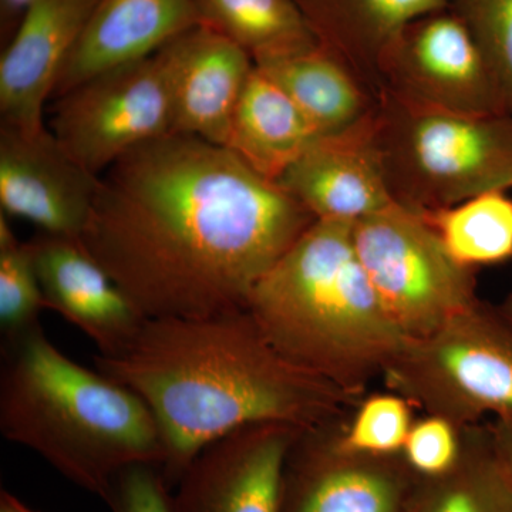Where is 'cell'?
<instances>
[{
	"instance_id": "6da1fadb",
	"label": "cell",
	"mask_w": 512,
	"mask_h": 512,
	"mask_svg": "<svg viewBox=\"0 0 512 512\" xmlns=\"http://www.w3.org/2000/svg\"><path fill=\"white\" fill-rule=\"evenodd\" d=\"M316 218L228 148L168 134L100 178L83 244L146 319L247 308Z\"/></svg>"
},
{
	"instance_id": "7a4b0ae2",
	"label": "cell",
	"mask_w": 512,
	"mask_h": 512,
	"mask_svg": "<svg viewBox=\"0 0 512 512\" xmlns=\"http://www.w3.org/2000/svg\"><path fill=\"white\" fill-rule=\"evenodd\" d=\"M94 363L153 413L171 490L202 448L232 431L259 423L312 429L350 416L362 400L289 362L247 308L147 319L126 348Z\"/></svg>"
},
{
	"instance_id": "3957f363",
	"label": "cell",
	"mask_w": 512,
	"mask_h": 512,
	"mask_svg": "<svg viewBox=\"0 0 512 512\" xmlns=\"http://www.w3.org/2000/svg\"><path fill=\"white\" fill-rule=\"evenodd\" d=\"M352 225L313 222L256 284L247 309L289 362L360 400L409 339L377 298Z\"/></svg>"
},
{
	"instance_id": "277c9868",
	"label": "cell",
	"mask_w": 512,
	"mask_h": 512,
	"mask_svg": "<svg viewBox=\"0 0 512 512\" xmlns=\"http://www.w3.org/2000/svg\"><path fill=\"white\" fill-rule=\"evenodd\" d=\"M5 345L0 433L6 440L101 500L124 468L161 467L163 437L137 393L64 355L42 325Z\"/></svg>"
},
{
	"instance_id": "5b68a950",
	"label": "cell",
	"mask_w": 512,
	"mask_h": 512,
	"mask_svg": "<svg viewBox=\"0 0 512 512\" xmlns=\"http://www.w3.org/2000/svg\"><path fill=\"white\" fill-rule=\"evenodd\" d=\"M376 141L390 194L407 210H440L512 188L508 114L454 113L382 92Z\"/></svg>"
},
{
	"instance_id": "8992f818",
	"label": "cell",
	"mask_w": 512,
	"mask_h": 512,
	"mask_svg": "<svg viewBox=\"0 0 512 512\" xmlns=\"http://www.w3.org/2000/svg\"><path fill=\"white\" fill-rule=\"evenodd\" d=\"M384 384L458 427L512 423V320L478 301L423 339L407 340Z\"/></svg>"
},
{
	"instance_id": "52a82bcc",
	"label": "cell",
	"mask_w": 512,
	"mask_h": 512,
	"mask_svg": "<svg viewBox=\"0 0 512 512\" xmlns=\"http://www.w3.org/2000/svg\"><path fill=\"white\" fill-rule=\"evenodd\" d=\"M352 235L377 298L407 339L427 338L480 301L476 269L458 264L417 212L393 204L353 222Z\"/></svg>"
},
{
	"instance_id": "ba28073f",
	"label": "cell",
	"mask_w": 512,
	"mask_h": 512,
	"mask_svg": "<svg viewBox=\"0 0 512 512\" xmlns=\"http://www.w3.org/2000/svg\"><path fill=\"white\" fill-rule=\"evenodd\" d=\"M50 131L94 175L173 133L167 72L158 53L90 77L55 99Z\"/></svg>"
},
{
	"instance_id": "9c48e42d",
	"label": "cell",
	"mask_w": 512,
	"mask_h": 512,
	"mask_svg": "<svg viewBox=\"0 0 512 512\" xmlns=\"http://www.w3.org/2000/svg\"><path fill=\"white\" fill-rule=\"evenodd\" d=\"M380 80L382 92L421 106L474 116L508 114L476 40L450 6L403 29Z\"/></svg>"
},
{
	"instance_id": "30bf717a",
	"label": "cell",
	"mask_w": 512,
	"mask_h": 512,
	"mask_svg": "<svg viewBox=\"0 0 512 512\" xmlns=\"http://www.w3.org/2000/svg\"><path fill=\"white\" fill-rule=\"evenodd\" d=\"M348 417L296 437L281 512H406L416 474L402 454L370 456L343 447L340 427Z\"/></svg>"
},
{
	"instance_id": "8fae6325",
	"label": "cell",
	"mask_w": 512,
	"mask_h": 512,
	"mask_svg": "<svg viewBox=\"0 0 512 512\" xmlns=\"http://www.w3.org/2000/svg\"><path fill=\"white\" fill-rule=\"evenodd\" d=\"M301 431L259 423L212 441L175 485L174 512H281L286 460Z\"/></svg>"
},
{
	"instance_id": "7c38bea8",
	"label": "cell",
	"mask_w": 512,
	"mask_h": 512,
	"mask_svg": "<svg viewBox=\"0 0 512 512\" xmlns=\"http://www.w3.org/2000/svg\"><path fill=\"white\" fill-rule=\"evenodd\" d=\"M52 131L0 124V208L49 235L82 238L100 188Z\"/></svg>"
},
{
	"instance_id": "4fadbf2b",
	"label": "cell",
	"mask_w": 512,
	"mask_h": 512,
	"mask_svg": "<svg viewBox=\"0 0 512 512\" xmlns=\"http://www.w3.org/2000/svg\"><path fill=\"white\" fill-rule=\"evenodd\" d=\"M376 107L353 126L320 136L276 181L316 220L355 222L396 204L377 147Z\"/></svg>"
},
{
	"instance_id": "5bb4252c",
	"label": "cell",
	"mask_w": 512,
	"mask_h": 512,
	"mask_svg": "<svg viewBox=\"0 0 512 512\" xmlns=\"http://www.w3.org/2000/svg\"><path fill=\"white\" fill-rule=\"evenodd\" d=\"M28 242L46 309L92 340L97 355L110 356L126 348L147 319L82 238L40 232Z\"/></svg>"
},
{
	"instance_id": "9a60e30c",
	"label": "cell",
	"mask_w": 512,
	"mask_h": 512,
	"mask_svg": "<svg viewBox=\"0 0 512 512\" xmlns=\"http://www.w3.org/2000/svg\"><path fill=\"white\" fill-rule=\"evenodd\" d=\"M157 53L170 83L173 133L225 147L238 101L255 69L251 57L202 25Z\"/></svg>"
},
{
	"instance_id": "2e32d148",
	"label": "cell",
	"mask_w": 512,
	"mask_h": 512,
	"mask_svg": "<svg viewBox=\"0 0 512 512\" xmlns=\"http://www.w3.org/2000/svg\"><path fill=\"white\" fill-rule=\"evenodd\" d=\"M97 0H36L0 57V117L23 131L45 128L64 64L79 42Z\"/></svg>"
},
{
	"instance_id": "e0dca14e",
	"label": "cell",
	"mask_w": 512,
	"mask_h": 512,
	"mask_svg": "<svg viewBox=\"0 0 512 512\" xmlns=\"http://www.w3.org/2000/svg\"><path fill=\"white\" fill-rule=\"evenodd\" d=\"M201 20L194 0H97L53 100L90 77L153 56Z\"/></svg>"
},
{
	"instance_id": "ac0fdd59",
	"label": "cell",
	"mask_w": 512,
	"mask_h": 512,
	"mask_svg": "<svg viewBox=\"0 0 512 512\" xmlns=\"http://www.w3.org/2000/svg\"><path fill=\"white\" fill-rule=\"evenodd\" d=\"M319 45L343 60L376 94L382 67L397 37L414 19L453 0H293Z\"/></svg>"
},
{
	"instance_id": "d6986e66",
	"label": "cell",
	"mask_w": 512,
	"mask_h": 512,
	"mask_svg": "<svg viewBox=\"0 0 512 512\" xmlns=\"http://www.w3.org/2000/svg\"><path fill=\"white\" fill-rule=\"evenodd\" d=\"M320 136L292 100L255 67L232 117L225 148L276 183Z\"/></svg>"
},
{
	"instance_id": "ffe728a7",
	"label": "cell",
	"mask_w": 512,
	"mask_h": 512,
	"mask_svg": "<svg viewBox=\"0 0 512 512\" xmlns=\"http://www.w3.org/2000/svg\"><path fill=\"white\" fill-rule=\"evenodd\" d=\"M302 111L320 134L338 133L365 119L377 96L323 46L255 66Z\"/></svg>"
},
{
	"instance_id": "44dd1931",
	"label": "cell",
	"mask_w": 512,
	"mask_h": 512,
	"mask_svg": "<svg viewBox=\"0 0 512 512\" xmlns=\"http://www.w3.org/2000/svg\"><path fill=\"white\" fill-rule=\"evenodd\" d=\"M406 512H512V483L487 421L461 427L460 457L450 471L416 477Z\"/></svg>"
},
{
	"instance_id": "7402d4cb",
	"label": "cell",
	"mask_w": 512,
	"mask_h": 512,
	"mask_svg": "<svg viewBox=\"0 0 512 512\" xmlns=\"http://www.w3.org/2000/svg\"><path fill=\"white\" fill-rule=\"evenodd\" d=\"M201 25L244 50L255 66L319 46L293 0H194Z\"/></svg>"
},
{
	"instance_id": "603a6c76",
	"label": "cell",
	"mask_w": 512,
	"mask_h": 512,
	"mask_svg": "<svg viewBox=\"0 0 512 512\" xmlns=\"http://www.w3.org/2000/svg\"><path fill=\"white\" fill-rule=\"evenodd\" d=\"M448 254L467 268L512 259V198L491 191L440 210L417 212Z\"/></svg>"
},
{
	"instance_id": "cb8c5ba5",
	"label": "cell",
	"mask_w": 512,
	"mask_h": 512,
	"mask_svg": "<svg viewBox=\"0 0 512 512\" xmlns=\"http://www.w3.org/2000/svg\"><path fill=\"white\" fill-rule=\"evenodd\" d=\"M46 309L28 241H19L8 215L0 214V328L5 343L40 326Z\"/></svg>"
},
{
	"instance_id": "d4e9b609",
	"label": "cell",
	"mask_w": 512,
	"mask_h": 512,
	"mask_svg": "<svg viewBox=\"0 0 512 512\" xmlns=\"http://www.w3.org/2000/svg\"><path fill=\"white\" fill-rule=\"evenodd\" d=\"M413 406L394 392L363 397L340 427V443L370 456L402 454L414 423Z\"/></svg>"
},
{
	"instance_id": "484cf974",
	"label": "cell",
	"mask_w": 512,
	"mask_h": 512,
	"mask_svg": "<svg viewBox=\"0 0 512 512\" xmlns=\"http://www.w3.org/2000/svg\"><path fill=\"white\" fill-rule=\"evenodd\" d=\"M470 29L512 117V0H453Z\"/></svg>"
},
{
	"instance_id": "4316f807",
	"label": "cell",
	"mask_w": 512,
	"mask_h": 512,
	"mask_svg": "<svg viewBox=\"0 0 512 512\" xmlns=\"http://www.w3.org/2000/svg\"><path fill=\"white\" fill-rule=\"evenodd\" d=\"M460 451L461 427L427 414L414 420L402 456L416 476L436 477L454 467Z\"/></svg>"
},
{
	"instance_id": "83f0119b",
	"label": "cell",
	"mask_w": 512,
	"mask_h": 512,
	"mask_svg": "<svg viewBox=\"0 0 512 512\" xmlns=\"http://www.w3.org/2000/svg\"><path fill=\"white\" fill-rule=\"evenodd\" d=\"M111 512H174L173 490L156 464L121 470L103 498Z\"/></svg>"
},
{
	"instance_id": "f1b7e54d",
	"label": "cell",
	"mask_w": 512,
	"mask_h": 512,
	"mask_svg": "<svg viewBox=\"0 0 512 512\" xmlns=\"http://www.w3.org/2000/svg\"><path fill=\"white\" fill-rule=\"evenodd\" d=\"M36 0H0V42L8 45Z\"/></svg>"
},
{
	"instance_id": "f546056e",
	"label": "cell",
	"mask_w": 512,
	"mask_h": 512,
	"mask_svg": "<svg viewBox=\"0 0 512 512\" xmlns=\"http://www.w3.org/2000/svg\"><path fill=\"white\" fill-rule=\"evenodd\" d=\"M487 426L493 439L495 453L512 483V423L491 420L487 421Z\"/></svg>"
},
{
	"instance_id": "4dcf8cb0",
	"label": "cell",
	"mask_w": 512,
	"mask_h": 512,
	"mask_svg": "<svg viewBox=\"0 0 512 512\" xmlns=\"http://www.w3.org/2000/svg\"><path fill=\"white\" fill-rule=\"evenodd\" d=\"M0 512H37L9 491H0Z\"/></svg>"
},
{
	"instance_id": "1f68e13d",
	"label": "cell",
	"mask_w": 512,
	"mask_h": 512,
	"mask_svg": "<svg viewBox=\"0 0 512 512\" xmlns=\"http://www.w3.org/2000/svg\"><path fill=\"white\" fill-rule=\"evenodd\" d=\"M501 311L505 313L508 319L512 320V295L507 299V302L501 306Z\"/></svg>"
}]
</instances>
